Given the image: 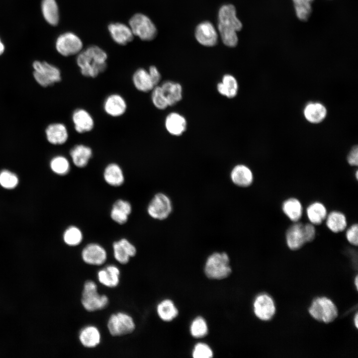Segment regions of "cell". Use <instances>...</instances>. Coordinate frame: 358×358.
<instances>
[{"instance_id":"1","label":"cell","mask_w":358,"mask_h":358,"mask_svg":"<svg viewBox=\"0 0 358 358\" xmlns=\"http://www.w3.org/2000/svg\"><path fill=\"white\" fill-rule=\"evenodd\" d=\"M107 59L108 55L103 49L90 45L76 56V63L82 76L95 79L106 70Z\"/></svg>"},{"instance_id":"2","label":"cell","mask_w":358,"mask_h":358,"mask_svg":"<svg viewBox=\"0 0 358 358\" xmlns=\"http://www.w3.org/2000/svg\"><path fill=\"white\" fill-rule=\"evenodd\" d=\"M229 258L224 252L214 253L207 259L204 271L211 279H220L227 277L231 272Z\"/></svg>"},{"instance_id":"3","label":"cell","mask_w":358,"mask_h":358,"mask_svg":"<svg viewBox=\"0 0 358 358\" xmlns=\"http://www.w3.org/2000/svg\"><path fill=\"white\" fill-rule=\"evenodd\" d=\"M309 312L318 321L330 323L334 321L338 315V309L335 303L326 297H318L312 302Z\"/></svg>"},{"instance_id":"4","label":"cell","mask_w":358,"mask_h":358,"mask_svg":"<svg viewBox=\"0 0 358 358\" xmlns=\"http://www.w3.org/2000/svg\"><path fill=\"white\" fill-rule=\"evenodd\" d=\"M33 75L36 82L43 87L51 86L62 80L60 70L46 62L35 61L32 64Z\"/></svg>"},{"instance_id":"5","label":"cell","mask_w":358,"mask_h":358,"mask_svg":"<svg viewBox=\"0 0 358 358\" xmlns=\"http://www.w3.org/2000/svg\"><path fill=\"white\" fill-rule=\"evenodd\" d=\"M129 26L134 36L143 41H151L157 34V29L152 20L146 15L137 13L129 20Z\"/></svg>"},{"instance_id":"6","label":"cell","mask_w":358,"mask_h":358,"mask_svg":"<svg viewBox=\"0 0 358 358\" xmlns=\"http://www.w3.org/2000/svg\"><path fill=\"white\" fill-rule=\"evenodd\" d=\"M81 302L87 311L92 312L104 308L108 303V298L97 292V287L94 281L88 280L84 284Z\"/></svg>"},{"instance_id":"7","label":"cell","mask_w":358,"mask_h":358,"mask_svg":"<svg viewBox=\"0 0 358 358\" xmlns=\"http://www.w3.org/2000/svg\"><path fill=\"white\" fill-rule=\"evenodd\" d=\"M173 210L171 199L166 194L159 192L154 195L147 206V213L152 218L163 220L167 218Z\"/></svg>"},{"instance_id":"8","label":"cell","mask_w":358,"mask_h":358,"mask_svg":"<svg viewBox=\"0 0 358 358\" xmlns=\"http://www.w3.org/2000/svg\"><path fill=\"white\" fill-rule=\"evenodd\" d=\"M56 48L58 52L63 56H77L83 49V43L76 34L66 32L57 38Z\"/></svg>"},{"instance_id":"9","label":"cell","mask_w":358,"mask_h":358,"mask_svg":"<svg viewBox=\"0 0 358 358\" xmlns=\"http://www.w3.org/2000/svg\"><path fill=\"white\" fill-rule=\"evenodd\" d=\"M107 328L112 336H122L132 333L135 329V324L130 315L118 312L111 315L107 322Z\"/></svg>"},{"instance_id":"10","label":"cell","mask_w":358,"mask_h":358,"mask_svg":"<svg viewBox=\"0 0 358 358\" xmlns=\"http://www.w3.org/2000/svg\"><path fill=\"white\" fill-rule=\"evenodd\" d=\"M104 112L112 118H119L123 116L127 112L128 103L121 94L113 92L108 94L102 103Z\"/></svg>"},{"instance_id":"11","label":"cell","mask_w":358,"mask_h":358,"mask_svg":"<svg viewBox=\"0 0 358 358\" xmlns=\"http://www.w3.org/2000/svg\"><path fill=\"white\" fill-rule=\"evenodd\" d=\"M71 121L75 132L79 134L90 132L95 127L92 115L84 108L75 109L71 114Z\"/></svg>"},{"instance_id":"12","label":"cell","mask_w":358,"mask_h":358,"mask_svg":"<svg viewBox=\"0 0 358 358\" xmlns=\"http://www.w3.org/2000/svg\"><path fill=\"white\" fill-rule=\"evenodd\" d=\"M255 315L262 321H269L274 316L276 308L272 298L267 293L258 295L253 304Z\"/></svg>"},{"instance_id":"13","label":"cell","mask_w":358,"mask_h":358,"mask_svg":"<svg viewBox=\"0 0 358 358\" xmlns=\"http://www.w3.org/2000/svg\"><path fill=\"white\" fill-rule=\"evenodd\" d=\"M195 37L199 43L206 47L215 46L218 40L217 31L213 24L208 21L201 22L197 25Z\"/></svg>"},{"instance_id":"14","label":"cell","mask_w":358,"mask_h":358,"mask_svg":"<svg viewBox=\"0 0 358 358\" xmlns=\"http://www.w3.org/2000/svg\"><path fill=\"white\" fill-rule=\"evenodd\" d=\"M218 24L228 28L240 31L243 27L242 23L236 15L235 6L231 4L222 5L218 13Z\"/></svg>"},{"instance_id":"15","label":"cell","mask_w":358,"mask_h":358,"mask_svg":"<svg viewBox=\"0 0 358 358\" xmlns=\"http://www.w3.org/2000/svg\"><path fill=\"white\" fill-rule=\"evenodd\" d=\"M83 260L86 264L94 266L103 264L107 259V253L104 248L97 243L87 245L81 253Z\"/></svg>"},{"instance_id":"16","label":"cell","mask_w":358,"mask_h":358,"mask_svg":"<svg viewBox=\"0 0 358 358\" xmlns=\"http://www.w3.org/2000/svg\"><path fill=\"white\" fill-rule=\"evenodd\" d=\"M46 139L51 144L61 145L65 144L69 138V132L66 125L61 122L49 124L45 129Z\"/></svg>"},{"instance_id":"17","label":"cell","mask_w":358,"mask_h":358,"mask_svg":"<svg viewBox=\"0 0 358 358\" xmlns=\"http://www.w3.org/2000/svg\"><path fill=\"white\" fill-rule=\"evenodd\" d=\"M108 32L112 39L120 45L130 42L134 35L129 26L121 22H111L108 25Z\"/></svg>"},{"instance_id":"18","label":"cell","mask_w":358,"mask_h":358,"mask_svg":"<svg viewBox=\"0 0 358 358\" xmlns=\"http://www.w3.org/2000/svg\"><path fill=\"white\" fill-rule=\"evenodd\" d=\"M286 241L288 247L291 250L301 248L306 243L303 230V224L295 222L287 230Z\"/></svg>"},{"instance_id":"19","label":"cell","mask_w":358,"mask_h":358,"mask_svg":"<svg viewBox=\"0 0 358 358\" xmlns=\"http://www.w3.org/2000/svg\"><path fill=\"white\" fill-rule=\"evenodd\" d=\"M69 153L73 164L79 168L86 167L93 156L91 148L82 143L75 145Z\"/></svg>"},{"instance_id":"20","label":"cell","mask_w":358,"mask_h":358,"mask_svg":"<svg viewBox=\"0 0 358 358\" xmlns=\"http://www.w3.org/2000/svg\"><path fill=\"white\" fill-rule=\"evenodd\" d=\"M187 124L185 118L176 112H172L167 115L164 121L167 131L175 136L182 135L186 130Z\"/></svg>"},{"instance_id":"21","label":"cell","mask_w":358,"mask_h":358,"mask_svg":"<svg viewBox=\"0 0 358 358\" xmlns=\"http://www.w3.org/2000/svg\"><path fill=\"white\" fill-rule=\"evenodd\" d=\"M230 178L236 185L243 187L250 186L254 180L252 171L244 164H238L233 167L231 171Z\"/></svg>"},{"instance_id":"22","label":"cell","mask_w":358,"mask_h":358,"mask_svg":"<svg viewBox=\"0 0 358 358\" xmlns=\"http://www.w3.org/2000/svg\"><path fill=\"white\" fill-rule=\"evenodd\" d=\"M132 210V206L129 201L119 199L113 204L110 216L115 223L123 225L127 222Z\"/></svg>"},{"instance_id":"23","label":"cell","mask_w":358,"mask_h":358,"mask_svg":"<svg viewBox=\"0 0 358 358\" xmlns=\"http://www.w3.org/2000/svg\"><path fill=\"white\" fill-rule=\"evenodd\" d=\"M131 82L134 88L137 91L143 93L150 92L155 87L148 70L144 68H138L133 72Z\"/></svg>"},{"instance_id":"24","label":"cell","mask_w":358,"mask_h":358,"mask_svg":"<svg viewBox=\"0 0 358 358\" xmlns=\"http://www.w3.org/2000/svg\"><path fill=\"white\" fill-rule=\"evenodd\" d=\"M160 86L169 106L175 105L182 99L183 90L179 83L172 81H166L160 85Z\"/></svg>"},{"instance_id":"25","label":"cell","mask_w":358,"mask_h":358,"mask_svg":"<svg viewBox=\"0 0 358 358\" xmlns=\"http://www.w3.org/2000/svg\"><path fill=\"white\" fill-rule=\"evenodd\" d=\"M103 176L106 183L113 187L122 185L125 180L122 169L115 163H110L105 167Z\"/></svg>"},{"instance_id":"26","label":"cell","mask_w":358,"mask_h":358,"mask_svg":"<svg viewBox=\"0 0 358 358\" xmlns=\"http://www.w3.org/2000/svg\"><path fill=\"white\" fill-rule=\"evenodd\" d=\"M216 89L221 95L228 98H233L238 94L239 85L234 76L226 74L223 76L221 81L217 83Z\"/></svg>"},{"instance_id":"27","label":"cell","mask_w":358,"mask_h":358,"mask_svg":"<svg viewBox=\"0 0 358 358\" xmlns=\"http://www.w3.org/2000/svg\"><path fill=\"white\" fill-rule=\"evenodd\" d=\"M327 109L319 102H310L304 107L303 114L305 119L312 123H319L326 117Z\"/></svg>"},{"instance_id":"28","label":"cell","mask_w":358,"mask_h":358,"mask_svg":"<svg viewBox=\"0 0 358 358\" xmlns=\"http://www.w3.org/2000/svg\"><path fill=\"white\" fill-rule=\"evenodd\" d=\"M119 275V269L113 265L108 266L105 268L100 270L97 273L99 281L103 285L109 287H114L118 284Z\"/></svg>"},{"instance_id":"29","label":"cell","mask_w":358,"mask_h":358,"mask_svg":"<svg viewBox=\"0 0 358 358\" xmlns=\"http://www.w3.org/2000/svg\"><path fill=\"white\" fill-rule=\"evenodd\" d=\"M282 210L284 214L292 221L298 222L302 217L303 207L300 201L297 198L291 197L284 201Z\"/></svg>"},{"instance_id":"30","label":"cell","mask_w":358,"mask_h":358,"mask_svg":"<svg viewBox=\"0 0 358 358\" xmlns=\"http://www.w3.org/2000/svg\"><path fill=\"white\" fill-rule=\"evenodd\" d=\"M100 334L95 326H89L85 327L80 332L79 339L81 344L85 347L92 348L97 346L100 342Z\"/></svg>"},{"instance_id":"31","label":"cell","mask_w":358,"mask_h":358,"mask_svg":"<svg viewBox=\"0 0 358 358\" xmlns=\"http://www.w3.org/2000/svg\"><path fill=\"white\" fill-rule=\"evenodd\" d=\"M325 219L327 227L334 233L343 231L347 226L345 215L339 211H333L327 214Z\"/></svg>"},{"instance_id":"32","label":"cell","mask_w":358,"mask_h":358,"mask_svg":"<svg viewBox=\"0 0 358 358\" xmlns=\"http://www.w3.org/2000/svg\"><path fill=\"white\" fill-rule=\"evenodd\" d=\"M306 214L310 223L315 225L322 223L328 213L325 206L321 202L316 201L308 206Z\"/></svg>"},{"instance_id":"33","label":"cell","mask_w":358,"mask_h":358,"mask_svg":"<svg viewBox=\"0 0 358 358\" xmlns=\"http://www.w3.org/2000/svg\"><path fill=\"white\" fill-rule=\"evenodd\" d=\"M41 9L46 21L51 25H57L59 21V9L56 0H42Z\"/></svg>"},{"instance_id":"34","label":"cell","mask_w":358,"mask_h":358,"mask_svg":"<svg viewBox=\"0 0 358 358\" xmlns=\"http://www.w3.org/2000/svg\"><path fill=\"white\" fill-rule=\"evenodd\" d=\"M157 311L161 319L165 321H170L178 314V310L174 303L169 299H165L157 306Z\"/></svg>"},{"instance_id":"35","label":"cell","mask_w":358,"mask_h":358,"mask_svg":"<svg viewBox=\"0 0 358 358\" xmlns=\"http://www.w3.org/2000/svg\"><path fill=\"white\" fill-rule=\"evenodd\" d=\"M83 239V234L81 229L76 226L68 227L64 232V242L70 246H77L80 245Z\"/></svg>"},{"instance_id":"36","label":"cell","mask_w":358,"mask_h":358,"mask_svg":"<svg viewBox=\"0 0 358 358\" xmlns=\"http://www.w3.org/2000/svg\"><path fill=\"white\" fill-rule=\"evenodd\" d=\"M52 171L58 175H67L70 170V164L65 156L58 155L53 158L50 163Z\"/></svg>"},{"instance_id":"37","label":"cell","mask_w":358,"mask_h":358,"mask_svg":"<svg viewBox=\"0 0 358 358\" xmlns=\"http://www.w3.org/2000/svg\"><path fill=\"white\" fill-rule=\"evenodd\" d=\"M219 35L223 42L227 46L234 47L238 42V37L236 30L218 24Z\"/></svg>"},{"instance_id":"38","label":"cell","mask_w":358,"mask_h":358,"mask_svg":"<svg viewBox=\"0 0 358 358\" xmlns=\"http://www.w3.org/2000/svg\"><path fill=\"white\" fill-rule=\"evenodd\" d=\"M150 92L152 103L156 108L163 110L169 107L167 100L160 85L154 87Z\"/></svg>"},{"instance_id":"39","label":"cell","mask_w":358,"mask_h":358,"mask_svg":"<svg viewBox=\"0 0 358 358\" xmlns=\"http://www.w3.org/2000/svg\"><path fill=\"white\" fill-rule=\"evenodd\" d=\"M207 324L202 317H197L192 322L190 327V332L191 335L194 337H203L207 334Z\"/></svg>"},{"instance_id":"40","label":"cell","mask_w":358,"mask_h":358,"mask_svg":"<svg viewBox=\"0 0 358 358\" xmlns=\"http://www.w3.org/2000/svg\"><path fill=\"white\" fill-rule=\"evenodd\" d=\"M18 183L17 177L7 170H3L0 173V184L6 189L15 187Z\"/></svg>"},{"instance_id":"41","label":"cell","mask_w":358,"mask_h":358,"mask_svg":"<svg viewBox=\"0 0 358 358\" xmlns=\"http://www.w3.org/2000/svg\"><path fill=\"white\" fill-rule=\"evenodd\" d=\"M112 248L115 259L121 264H127L130 257L118 241L113 243Z\"/></svg>"},{"instance_id":"42","label":"cell","mask_w":358,"mask_h":358,"mask_svg":"<svg viewBox=\"0 0 358 358\" xmlns=\"http://www.w3.org/2000/svg\"><path fill=\"white\" fill-rule=\"evenodd\" d=\"M311 4L306 3L294 4L296 15L299 20L306 21L308 19L312 12Z\"/></svg>"},{"instance_id":"43","label":"cell","mask_w":358,"mask_h":358,"mask_svg":"<svg viewBox=\"0 0 358 358\" xmlns=\"http://www.w3.org/2000/svg\"><path fill=\"white\" fill-rule=\"evenodd\" d=\"M212 355L210 348L204 343L196 344L192 352V356L195 358H210Z\"/></svg>"},{"instance_id":"44","label":"cell","mask_w":358,"mask_h":358,"mask_svg":"<svg viewBox=\"0 0 358 358\" xmlns=\"http://www.w3.org/2000/svg\"><path fill=\"white\" fill-rule=\"evenodd\" d=\"M346 237L350 244L354 246H358V226L357 224L352 225L347 230Z\"/></svg>"},{"instance_id":"45","label":"cell","mask_w":358,"mask_h":358,"mask_svg":"<svg viewBox=\"0 0 358 358\" xmlns=\"http://www.w3.org/2000/svg\"><path fill=\"white\" fill-rule=\"evenodd\" d=\"M303 230L306 243L312 241L316 235L314 225L311 223L303 224Z\"/></svg>"},{"instance_id":"46","label":"cell","mask_w":358,"mask_h":358,"mask_svg":"<svg viewBox=\"0 0 358 358\" xmlns=\"http://www.w3.org/2000/svg\"><path fill=\"white\" fill-rule=\"evenodd\" d=\"M147 70L154 85H159L162 76L158 68L154 65H151Z\"/></svg>"},{"instance_id":"47","label":"cell","mask_w":358,"mask_h":358,"mask_svg":"<svg viewBox=\"0 0 358 358\" xmlns=\"http://www.w3.org/2000/svg\"><path fill=\"white\" fill-rule=\"evenodd\" d=\"M118 241L130 257H133L136 255L137 252L136 247L127 239L122 238Z\"/></svg>"},{"instance_id":"48","label":"cell","mask_w":358,"mask_h":358,"mask_svg":"<svg viewBox=\"0 0 358 358\" xmlns=\"http://www.w3.org/2000/svg\"><path fill=\"white\" fill-rule=\"evenodd\" d=\"M348 163L353 166H357L358 163V147H353L349 152L347 157Z\"/></svg>"},{"instance_id":"49","label":"cell","mask_w":358,"mask_h":358,"mask_svg":"<svg viewBox=\"0 0 358 358\" xmlns=\"http://www.w3.org/2000/svg\"><path fill=\"white\" fill-rule=\"evenodd\" d=\"M292 1H293L294 4H297L306 3H311V2L314 1V0H292Z\"/></svg>"},{"instance_id":"50","label":"cell","mask_w":358,"mask_h":358,"mask_svg":"<svg viewBox=\"0 0 358 358\" xmlns=\"http://www.w3.org/2000/svg\"><path fill=\"white\" fill-rule=\"evenodd\" d=\"M354 324L355 325V327L357 328H358V314L357 313L356 314V315L354 316Z\"/></svg>"},{"instance_id":"51","label":"cell","mask_w":358,"mask_h":358,"mask_svg":"<svg viewBox=\"0 0 358 358\" xmlns=\"http://www.w3.org/2000/svg\"><path fill=\"white\" fill-rule=\"evenodd\" d=\"M4 51V46L1 42L0 39V56L3 53Z\"/></svg>"},{"instance_id":"52","label":"cell","mask_w":358,"mask_h":358,"mask_svg":"<svg viewBox=\"0 0 358 358\" xmlns=\"http://www.w3.org/2000/svg\"><path fill=\"white\" fill-rule=\"evenodd\" d=\"M355 283L356 287L357 289H358V276H357V275L356 276V278H355Z\"/></svg>"}]
</instances>
